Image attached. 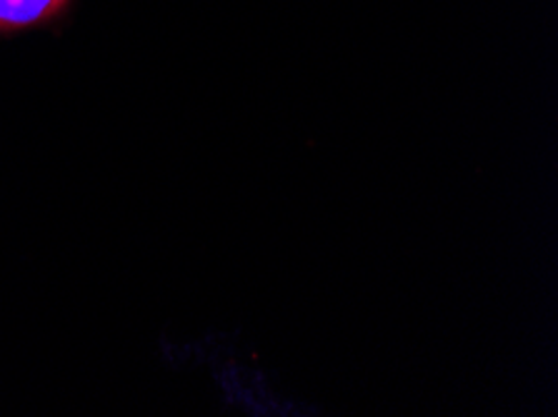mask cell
<instances>
[{
    "mask_svg": "<svg viewBox=\"0 0 558 417\" xmlns=\"http://www.w3.org/2000/svg\"><path fill=\"white\" fill-rule=\"evenodd\" d=\"M71 0H0V38L19 36L53 23Z\"/></svg>",
    "mask_w": 558,
    "mask_h": 417,
    "instance_id": "obj_1",
    "label": "cell"
}]
</instances>
